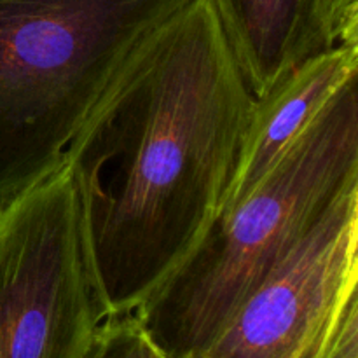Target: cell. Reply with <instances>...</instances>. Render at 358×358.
I'll return each instance as SVG.
<instances>
[{"instance_id":"8992f818","label":"cell","mask_w":358,"mask_h":358,"mask_svg":"<svg viewBox=\"0 0 358 358\" xmlns=\"http://www.w3.org/2000/svg\"><path fill=\"white\" fill-rule=\"evenodd\" d=\"M255 100L304 59L358 44V23L332 0H212Z\"/></svg>"},{"instance_id":"277c9868","label":"cell","mask_w":358,"mask_h":358,"mask_svg":"<svg viewBox=\"0 0 358 358\" xmlns=\"http://www.w3.org/2000/svg\"><path fill=\"white\" fill-rule=\"evenodd\" d=\"M108 318L65 163L0 205V358H84Z\"/></svg>"},{"instance_id":"ba28073f","label":"cell","mask_w":358,"mask_h":358,"mask_svg":"<svg viewBox=\"0 0 358 358\" xmlns=\"http://www.w3.org/2000/svg\"><path fill=\"white\" fill-rule=\"evenodd\" d=\"M84 358H164L133 315L110 317L98 331Z\"/></svg>"},{"instance_id":"30bf717a","label":"cell","mask_w":358,"mask_h":358,"mask_svg":"<svg viewBox=\"0 0 358 358\" xmlns=\"http://www.w3.org/2000/svg\"><path fill=\"white\" fill-rule=\"evenodd\" d=\"M332 2L346 21L358 23V0H332Z\"/></svg>"},{"instance_id":"52a82bcc","label":"cell","mask_w":358,"mask_h":358,"mask_svg":"<svg viewBox=\"0 0 358 358\" xmlns=\"http://www.w3.org/2000/svg\"><path fill=\"white\" fill-rule=\"evenodd\" d=\"M353 79H358V44L339 45L304 59L255 100L219 213L247 196Z\"/></svg>"},{"instance_id":"5b68a950","label":"cell","mask_w":358,"mask_h":358,"mask_svg":"<svg viewBox=\"0 0 358 358\" xmlns=\"http://www.w3.org/2000/svg\"><path fill=\"white\" fill-rule=\"evenodd\" d=\"M358 301V184L247 297L208 358H322Z\"/></svg>"},{"instance_id":"3957f363","label":"cell","mask_w":358,"mask_h":358,"mask_svg":"<svg viewBox=\"0 0 358 358\" xmlns=\"http://www.w3.org/2000/svg\"><path fill=\"white\" fill-rule=\"evenodd\" d=\"M192 0H0V205L65 164L152 35Z\"/></svg>"},{"instance_id":"7a4b0ae2","label":"cell","mask_w":358,"mask_h":358,"mask_svg":"<svg viewBox=\"0 0 358 358\" xmlns=\"http://www.w3.org/2000/svg\"><path fill=\"white\" fill-rule=\"evenodd\" d=\"M357 80L247 196L215 217L170 278L133 311L164 358H208L247 297L358 184Z\"/></svg>"},{"instance_id":"6da1fadb","label":"cell","mask_w":358,"mask_h":358,"mask_svg":"<svg viewBox=\"0 0 358 358\" xmlns=\"http://www.w3.org/2000/svg\"><path fill=\"white\" fill-rule=\"evenodd\" d=\"M255 98L212 0L152 35L73 140L84 240L110 317L131 315L219 213Z\"/></svg>"},{"instance_id":"9c48e42d","label":"cell","mask_w":358,"mask_h":358,"mask_svg":"<svg viewBox=\"0 0 358 358\" xmlns=\"http://www.w3.org/2000/svg\"><path fill=\"white\" fill-rule=\"evenodd\" d=\"M322 358H358V301L348 308Z\"/></svg>"}]
</instances>
